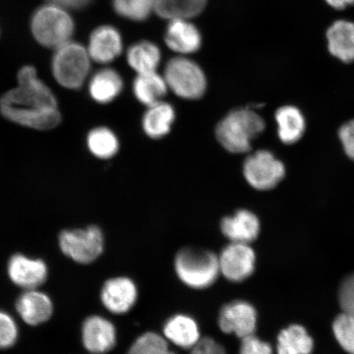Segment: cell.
<instances>
[{"label": "cell", "instance_id": "obj_1", "mask_svg": "<svg viewBox=\"0 0 354 354\" xmlns=\"http://www.w3.org/2000/svg\"><path fill=\"white\" fill-rule=\"evenodd\" d=\"M0 112L8 120L35 130H51L61 121L54 93L32 66L19 71L17 86L0 99Z\"/></svg>", "mask_w": 354, "mask_h": 354}, {"label": "cell", "instance_id": "obj_2", "mask_svg": "<svg viewBox=\"0 0 354 354\" xmlns=\"http://www.w3.org/2000/svg\"><path fill=\"white\" fill-rule=\"evenodd\" d=\"M266 127L263 117L250 108L230 112L216 129L221 146L232 153H245L251 150L253 140L262 134Z\"/></svg>", "mask_w": 354, "mask_h": 354}, {"label": "cell", "instance_id": "obj_3", "mask_svg": "<svg viewBox=\"0 0 354 354\" xmlns=\"http://www.w3.org/2000/svg\"><path fill=\"white\" fill-rule=\"evenodd\" d=\"M30 28L41 46L56 50L71 41L75 25L66 8L50 3L35 12Z\"/></svg>", "mask_w": 354, "mask_h": 354}, {"label": "cell", "instance_id": "obj_4", "mask_svg": "<svg viewBox=\"0 0 354 354\" xmlns=\"http://www.w3.org/2000/svg\"><path fill=\"white\" fill-rule=\"evenodd\" d=\"M91 62L87 48L69 41L56 48L52 61L53 74L60 86L78 90L90 74Z\"/></svg>", "mask_w": 354, "mask_h": 354}, {"label": "cell", "instance_id": "obj_5", "mask_svg": "<svg viewBox=\"0 0 354 354\" xmlns=\"http://www.w3.org/2000/svg\"><path fill=\"white\" fill-rule=\"evenodd\" d=\"M175 269L185 285L194 289H205L214 284L219 275V260L210 251L189 248L177 254Z\"/></svg>", "mask_w": 354, "mask_h": 354}, {"label": "cell", "instance_id": "obj_6", "mask_svg": "<svg viewBox=\"0 0 354 354\" xmlns=\"http://www.w3.org/2000/svg\"><path fill=\"white\" fill-rule=\"evenodd\" d=\"M168 88L184 100H198L205 94L207 79L196 62L185 56L172 57L163 73Z\"/></svg>", "mask_w": 354, "mask_h": 354}, {"label": "cell", "instance_id": "obj_7", "mask_svg": "<svg viewBox=\"0 0 354 354\" xmlns=\"http://www.w3.org/2000/svg\"><path fill=\"white\" fill-rule=\"evenodd\" d=\"M243 172L248 184L258 190H270L277 187L286 176L284 163L269 150L261 149L251 153L243 162Z\"/></svg>", "mask_w": 354, "mask_h": 354}, {"label": "cell", "instance_id": "obj_8", "mask_svg": "<svg viewBox=\"0 0 354 354\" xmlns=\"http://www.w3.org/2000/svg\"><path fill=\"white\" fill-rule=\"evenodd\" d=\"M59 246L63 253L75 262H94L104 250V236L95 225L86 229L66 230L60 234Z\"/></svg>", "mask_w": 354, "mask_h": 354}, {"label": "cell", "instance_id": "obj_9", "mask_svg": "<svg viewBox=\"0 0 354 354\" xmlns=\"http://www.w3.org/2000/svg\"><path fill=\"white\" fill-rule=\"evenodd\" d=\"M255 254L249 243H234L227 245L218 258L220 272L229 281L241 282L253 274Z\"/></svg>", "mask_w": 354, "mask_h": 354}, {"label": "cell", "instance_id": "obj_10", "mask_svg": "<svg viewBox=\"0 0 354 354\" xmlns=\"http://www.w3.org/2000/svg\"><path fill=\"white\" fill-rule=\"evenodd\" d=\"M218 324L227 334H234L241 339L254 335L257 325V313L249 303L236 301L221 310Z\"/></svg>", "mask_w": 354, "mask_h": 354}, {"label": "cell", "instance_id": "obj_11", "mask_svg": "<svg viewBox=\"0 0 354 354\" xmlns=\"http://www.w3.org/2000/svg\"><path fill=\"white\" fill-rule=\"evenodd\" d=\"M87 51L91 60L97 64L112 63L123 51L121 32L113 26H99L91 35Z\"/></svg>", "mask_w": 354, "mask_h": 354}, {"label": "cell", "instance_id": "obj_12", "mask_svg": "<svg viewBox=\"0 0 354 354\" xmlns=\"http://www.w3.org/2000/svg\"><path fill=\"white\" fill-rule=\"evenodd\" d=\"M165 41L171 50L181 56L194 54L201 50L203 37L197 26L187 19L168 21Z\"/></svg>", "mask_w": 354, "mask_h": 354}, {"label": "cell", "instance_id": "obj_13", "mask_svg": "<svg viewBox=\"0 0 354 354\" xmlns=\"http://www.w3.org/2000/svg\"><path fill=\"white\" fill-rule=\"evenodd\" d=\"M8 273L12 281L24 289L35 290L44 284L48 277V268L44 261L15 254L8 264Z\"/></svg>", "mask_w": 354, "mask_h": 354}, {"label": "cell", "instance_id": "obj_14", "mask_svg": "<svg viewBox=\"0 0 354 354\" xmlns=\"http://www.w3.org/2000/svg\"><path fill=\"white\" fill-rule=\"evenodd\" d=\"M117 342L116 329L113 323L100 316H91L82 326V343L91 353H108Z\"/></svg>", "mask_w": 354, "mask_h": 354}, {"label": "cell", "instance_id": "obj_15", "mask_svg": "<svg viewBox=\"0 0 354 354\" xmlns=\"http://www.w3.org/2000/svg\"><path fill=\"white\" fill-rule=\"evenodd\" d=\"M136 299V286L126 277L111 279L105 282L101 291L102 303L109 311L115 314L129 311Z\"/></svg>", "mask_w": 354, "mask_h": 354}, {"label": "cell", "instance_id": "obj_16", "mask_svg": "<svg viewBox=\"0 0 354 354\" xmlns=\"http://www.w3.org/2000/svg\"><path fill=\"white\" fill-rule=\"evenodd\" d=\"M16 308L21 319L30 326L47 322L54 311L50 298L37 289L28 290L22 294L17 301Z\"/></svg>", "mask_w": 354, "mask_h": 354}, {"label": "cell", "instance_id": "obj_17", "mask_svg": "<svg viewBox=\"0 0 354 354\" xmlns=\"http://www.w3.org/2000/svg\"><path fill=\"white\" fill-rule=\"evenodd\" d=\"M224 236L234 243H249L256 240L260 232V223L253 212L241 209L221 221Z\"/></svg>", "mask_w": 354, "mask_h": 354}, {"label": "cell", "instance_id": "obj_18", "mask_svg": "<svg viewBox=\"0 0 354 354\" xmlns=\"http://www.w3.org/2000/svg\"><path fill=\"white\" fill-rule=\"evenodd\" d=\"M330 54L345 64L354 62V24L339 20L332 24L326 33Z\"/></svg>", "mask_w": 354, "mask_h": 354}, {"label": "cell", "instance_id": "obj_19", "mask_svg": "<svg viewBox=\"0 0 354 354\" xmlns=\"http://www.w3.org/2000/svg\"><path fill=\"white\" fill-rule=\"evenodd\" d=\"M123 88L121 75L113 68H103L93 75L88 93L97 103L106 104L117 99Z\"/></svg>", "mask_w": 354, "mask_h": 354}, {"label": "cell", "instance_id": "obj_20", "mask_svg": "<svg viewBox=\"0 0 354 354\" xmlns=\"http://www.w3.org/2000/svg\"><path fill=\"white\" fill-rule=\"evenodd\" d=\"M277 135L282 143L294 145L304 136L306 121L301 110L293 105L279 108L275 114Z\"/></svg>", "mask_w": 354, "mask_h": 354}, {"label": "cell", "instance_id": "obj_21", "mask_svg": "<svg viewBox=\"0 0 354 354\" xmlns=\"http://www.w3.org/2000/svg\"><path fill=\"white\" fill-rule=\"evenodd\" d=\"M176 118L171 104L165 101L149 106L142 119L143 130L152 139H161L170 132Z\"/></svg>", "mask_w": 354, "mask_h": 354}, {"label": "cell", "instance_id": "obj_22", "mask_svg": "<svg viewBox=\"0 0 354 354\" xmlns=\"http://www.w3.org/2000/svg\"><path fill=\"white\" fill-rule=\"evenodd\" d=\"M127 60L137 74L157 72L162 60V53L156 44L140 41L128 48Z\"/></svg>", "mask_w": 354, "mask_h": 354}, {"label": "cell", "instance_id": "obj_23", "mask_svg": "<svg viewBox=\"0 0 354 354\" xmlns=\"http://www.w3.org/2000/svg\"><path fill=\"white\" fill-rule=\"evenodd\" d=\"M168 90L165 77L157 72L137 74L133 82L136 98L147 107L162 101Z\"/></svg>", "mask_w": 354, "mask_h": 354}, {"label": "cell", "instance_id": "obj_24", "mask_svg": "<svg viewBox=\"0 0 354 354\" xmlns=\"http://www.w3.org/2000/svg\"><path fill=\"white\" fill-rule=\"evenodd\" d=\"M207 0H155L154 13L167 21L190 20L201 15Z\"/></svg>", "mask_w": 354, "mask_h": 354}, {"label": "cell", "instance_id": "obj_25", "mask_svg": "<svg viewBox=\"0 0 354 354\" xmlns=\"http://www.w3.org/2000/svg\"><path fill=\"white\" fill-rule=\"evenodd\" d=\"M165 335L171 343L183 348H192L199 342L197 323L192 317L176 315L166 322Z\"/></svg>", "mask_w": 354, "mask_h": 354}, {"label": "cell", "instance_id": "obj_26", "mask_svg": "<svg viewBox=\"0 0 354 354\" xmlns=\"http://www.w3.org/2000/svg\"><path fill=\"white\" fill-rule=\"evenodd\" d=\"M313 340L304 327L292 325L278 335V354H311Z\"/></svg>", "mask_w": 354, "mask_h": 354}, {"label": "cell", "instance_id": "obj_27", "mask_svg": "<svg viewBox=\"0 0 354 354\" xmlns=\"http://www.w3.org/2000/svg\"><path fill=\"white\" fill-rule=\"evenodd\" d=\"M87 146L96 158L108 159L116 155L119 150V141L113 131L107 127H97L88 133Z\"/></svg>", "mask_w": 354, "mask_h": 354}, {"label": "cell", "instance_id": "obj_28", "mask_svg": "<svg viewBox=\"0 0 354 354\" xmlns=\"http://www.w3.org/2000/svg\"><path fill=\"white\" fill-rule=\"evenodd\" d=\"M112 4L114 12L122 19L141 22L154 12L155 0H113Z\"/></svg>", "mask_w": 354, "mask_h": 354}, {"label": "cell", "instance_id": "obj_29", "mask_svg": "<svg viewBox=\"0 0 354 354\" xmlns=\"http://www.w3.org/2000/svg\"><path fill=\"white\" fill-rule=\"evenodd\" d=\"M127 354H176L169 351L168 344L162 336L152 333H145L136 340Z\"/></svg>", "mask_w": 354, "mask_h": 354}, {"label": "cell", "instance_id": "obj_30", "mask_svg": "<svg viewBox=\"0 0 354 354\" xmlns=\"http://www.w3.org/2000/svg\"><path fill=\"white\" fill-rule=\"evenodd\" d=\"M336 339L345 351L354 354V317L348 313L340 314L333 323Z\"/></svg>", "mask_w": 354, "mask_h": 354}, {"label": "cell", "instance_id": "obj_31", "mask_svg": "<svg viewBox=\"0 0 354 354\" xmlns=\"http://www.w3.org/2000/svg\"><path fill=\"white\" fill-rule=\"evenodd\" d=\"M19 330L13 318L6 312L0 311V348H8L15 344Z\"/></svg>", "mask_w": 354, "mask_h": 354}, {"label": "cell", "instance_id": "obj_32", "mask_svg": "<svg viewBox=\"0 0 354 354\" xmlns=\"http://www.w3.org/2000/svg\"><path fill=\"white\" fill-rule=\"evenodd\" d=\"M339 300L343 312L354 317V273L343 281L339 292Z\"/></svg>", "mask_w": 354, "mask_h": 354}, {"label": "cell", "instance_id": "obj_33", "mask_svg": "<svg viewBox=\"0 0 354 354\" xmlns=\"http://www.w3.org/2000/svg\"><path fill=\"white\" fill-rule=\"evenodd\" d=\"M240 354H272V347L254 335L242 339Z\"/></svg>", "mask_w": 354, "mask_h": 354}, {"label": "cell", "instance_id": "obj_34", "mask_svg": "<svg viewBox=\"0 0 354 354\" xmlns=\"http://www.w3.org/2000/svg\"><path fill=\"white\" fill-rule=\"evenodd\" d=\"M339 138L345 154L354 161V120L343 124L339 130Z\"/></svg>", "mask_w": 354, "mask_h": 354}, {"label": "cell", "instance_id": "obj_35", "mask_svg": "<svg viewBox=\"0 0 354 354\" xmlns=\"http://www.w3.org/2000/svg\"><path fill=\"white\" fill-rule=\"evenodd\" d=\"M190 354H227L221 344L211 338H203L192 348Z\"/></svg>", "mask_w": 354, "mask_h": 354}, {"label": "cell", "instance_id": "obj_36", "mask_svg": "<svg viewBox=\"0 0 354 354\" xmlns=\"http://www.w3.org/2000/svg\"><path fill=\"white\" fill-rule=\"evenodd\" d=\"M48 2L57 4L66 10H82L94 1V0H48Z\"/></svg>", "mask_w": 354, "mask_h": 354}, {"label": "cell", "instance_id": "obj_37", "mask_svg": "<svg viewBox=\"0 0 354 354\" xmlns=\"http://www.w3.org/2000/svg\"><path fill=\"white\" fill-rule=\"evenodd\" d=\"M326 3L336 10H343L354 3V0H326Z\"/></svg>", "mask_w": 354, "mask_h": 354}]
</instances>
